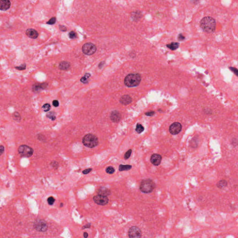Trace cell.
<instances>
[{
	"mask_svg": "<svg viewBox=\"0 0 238 238\" xmlns=\"http://www.w3.org/2000/svg\"><path fill=\"white\" fill-rule=\"evenodd\" d=\"M200 26L205 32L213 33L216 29V21L211 17H205L200 21Z\"/></svg>",
	"mask_w": 238,
	"mask_h": 238,
	"instance_id": "6da1fadb",
	"label": "cell"
},
{
	"mask_svg": "<svg viewBox=\"0 0 238 238\" xmlns=\"http://www.w3.org/2000/svg\"><path fill=\"white\" fill-rule=\"evenodd\" d=\"M141 80V76L139 74H130L126 77L124 80V84L129 87H136L139 85Z\"/></svg>",
	"mask_w": 238,
	"mask_h": 238,
	"instance_id": "7a4b0ae2",
	"label": "cell"
},
{
	"mask_svg": "<svg viewBox=\"0 0 238 238\" xmlns=\"http://www.w3.org/2000/svg\"><path fill=\"white\" fill-rule=\"evenodd\" d=\"M156 188V184L152 180L147 179L143 180L139 186V189L144 193H150Z\"/></svg>",
	"mask_w": 238,
	"mask_h": 238,
	"instance_id": "3957f363",
	"label": "cell"
},
{
	"mask_svg": "<svg viewBox=\"0 0 238 238\" xmlns=\"http://www.w3.org/2000/svg\"><path fill=\"white\" fill-rule=\"evenodd\" d=\"M82 143L87 147L93 148L98 144V139L94 134H87L83 138Z\"/></svg>",
	"mask_w": 238,
	"mask_h": 238,
	"instance_id": "277c9868",
	"label": "cell"
},
{
	"mask_svg": "<svg viewBox=\"0 0 238 238\" xmlns=\"http://www.w3.org/2000/svg\"><path fill=\"white\" fill-rule=\"evenodd\" d=\"M96 50V46L92 43H86L83 45L82 47L83 53L87 55H93L95 54Z\"/></svg>",
	"mask_w": 238,
	"mask_h": 238,
	"instance_id": "5b68a950",
	"label": "cell"
},
{
	"mask_svg": "<svg viewBox=\"0 0 238 238\" xmlns=\"http://www.w3.org/2000/svg\"><path fill=\"white\" fill-rule=\"evenodd\" d=\"M19 153L23 157H29L32 156L34 150L28 146L22 145L18 148Z\"/></svg>",
	"mask_w": 238,
	"mask_h": 238,
	"instance_id": "8992f818",
	"label": "cell"
},
{
	"mask_svg": "<svg viewBox=\"0 0 238 238\" xmlns=\"http://www.w3.org/2000/svg\"><path fill=\"white\" fill-rule=\"evenodd\" d=\"M34 227L35 230L39 232H44L48 229V225L44 220H37L34 223Z\"/></svg>",
	"mask_w": 238,
	"mask_h": 238,
	"instance_id": "52a82bcc",
	"label": "cell"
},
{
	"mask_svg": "<svg viewBox=\"0 0 238 238\" xmlns=\"http://www.w3.org/2000/svg\"><path fill=\"white\" fill-rule=\"evenodd\" d=\"M128 234L129 238H141L142 235V232L138 227L133 226L129 229Z\"/></svg>",
	"mask_w": 238,
	"mask_h": 238,
	"instance_id": "ba28073f",
	"label": "cell"
},
{
	"mask_svg": "<svg viewBox=\"0 0 238 238\" xmlns=\"http://www.w3.org/2000/svg\"><path fill=\"white\" fill-rule=\"evenodd\" d=\"M93 200L95 202V203L101 206H104L107 205L109 201L108 199L107 196L101 195L95 196L93 198Z\"/></svg>",
	"mask_w": 238,
	"mask_h": 238,
	"instance_id": "9c48e42d",
	"label": "cell"
},
{
	"mask_svg": "<svg viewBox=\"0 0 238 238\" xmlns=\"http://www.w3.org/2000/svg\"><path fill=\"white\" fill-rule=\"evenodd\" d=\"M182 126L179 122H174L170 126L169 132L173 135H176L180 133L182 131Z\"/></svg>",
	"mask_w": 238,
	"mask_h": 238,
	"instance_id": "30bf717a",
	"label": "cell"
},
{
	"mask_svg": "<svg viewBox=\"0 0 238 238\" xmlns=\"http://www.w3.org/2000/svg\"><path fill=\"white\" fill-rule=\"evenodd\" d=\"M162 157L161 155L159 154H153L151 157L150 161L153 165L157 166L159 165L161 163Z\"/></svg>",
	"mask_w": 238,
	"mask_h": 238,
	"instance_id": "8fae6325",
	"label": "cell"
},
{
	"mask_svg": "<svg viewBox=\"0 0 238 238\" xmlns=\"http://www.w3.org/2000/svg\"><path fill=\"white\" fill-rule=\"evenodd\" d=\"M26 34L30 38L35 39L38 37V32L32 28H28L26 31Z\"/></svg>",
	"mask_w": 238,
	"mask_h": 238,
	"instance_id": "7c38bea8",
	"label": "cell"
},
{
	"mask_svg": "<svg viewBox=\"0 0 238 238\" xmlns=\"http://www.w3.org/2000/svg\"><path fill=\"white\" fill-rule=\"evenodd\" d=\"M110 119L112 121L117 123L120 121L121 119V115L118 111L116 110L113 111L110 115Z\"/></svg>",
	"mask_w": 238,
	"mask_h": 238,
	"instance_id": "4fadbf2b",
	"label": "cell"
},
{
	"mask_svg": "<svg viewBox=\"0 0 238 238\" xmlns=\"http://www.w3.org/2000/svg\"><path fill=\"white\" fill-rule=\"evenodd\" d=\"M11 2L8 0H2L0 2V9L2 11H6L10 8Z\"/></svg>",
	"mask_w": 238,
	"mask_h": 238,
	"instance_id": "5bb4252c",
	"label": "cell"
},
{
	"mask_svg": "<svg viewBox=\"0 0 238 238\" xmlns=\"http://www.w3.org/2000/svg\"><path fill=\"white\" fill-rule=\"evenodd\" d=\"M120 101L123 105H128L132 102L131 97L128 95H124L121 98Z\"/></svg>",
	"mask_w": 238,
	"mask_h": 238,
	"instance_id": "9a60e30c",
	"label": "cell"
},
{
	"mask_svg": "<svg viewBox=\"0 0 238 238\" xmlns=\"http://www.w3.org/2000/svg\"><path fill=\"white\" fill-rule=\"evenodd\" d=\"M70 68V64L68 61H63L59 65V69L61 70H68Z\"/></svg>",
	"mask_w": 238,
	"mask_h": 238,
	"instance_id": "2e32d148",
	"label": "cell"
},
{
	"mask_svg": "<svg viewBox=\"0 0 238 238\" xmlns=\"http://www.w3.org/2000/svg\"><path fill=\"white\" fill-rule=\"evenodd\" d=\"M98 193L99 194V195L107 196L110 194L111 192L108 189H107V188L101 187V188H100L98 190Z\"/></svg>",
	"mask_w": 238,
	"mask_h": 238,
	"instance_id": "e0dca14e",
	"label": "cell"
},
{
	"mask_svg": "<svg viewBox=\"0 0 238 238\" xmlns=\"http://www.w3.org/2000/svg\"><path fill=\"white\" fill-rule=\"evenodd\" d=\"M167 46L172 50H175L179 47L180 44L178 43H172L169 44L167 45Z\"/></svg>",
	"mask_w": 238,
	"mask_h": 238,
	"instance_id": "ac0fdd59",
	"label": "cell"
},
{
	"mask_svg": "<svg viewBox=\"0 0 238 238\" xmlns=\"http://www.w3.org/2000/svg\"><path fill=\"white\" fill-rule=\"evenodd\" d=\"M227 185V182L226 180H220L217 183V186L218 188L222 189L225 188Z\"/></svg>",
	"mask_w": 238,
	"mask_h": 238,
	"instance_id": "d6986e66",
	"label": "cell"
},
{
	"mask_svg": "<svg viewBox=\"0 0 238 238\" xmlns=\"http://www.w3.org/2000/svg\"><path fill=\"white\" fill-rule=\"evenodd\" d=\"M132 168V166L131 165H121L119 166V169L120 171H128L130 169H131Z\"/></svg>",
	"mask_w": 238,
	"mask_h": 238,
	"instance_id": "ffe728a7",
	"label": "cell"
},
{
	"mask_svg": "<svg viewBox=\"0 0 238 238\" xmlns=\"http://www.w3.org/2000/svg\"><path fill=\"white\" fill-rule=\"evenodd\" d=\"M144 130V128L141 125V124L138 123L136 127V129H135L136 131L138 133H141Z\"/></svg>",
	"mask_w": 238,
	"mask_h": 238,
	"instance_id": "44dd1931",
	"label": "cell"
},
{
	"mask_svg": "<svg viewBox=\"0 0 238 238\" xmlns=\"http://www.w3.org/2000/svg\"><path fill=\"white\" fill-rule=\"evenodd\" d=\"M90 76V74H86L84 76L82 77L81 79V81L83 83H86L87 82V79H89V77Z\"/></svg>",
	"mask_w": 238,
	"mask_h": 238,
	"instance_id": "7402d4cb",
	"label": "cell"
},
{
	"mask_svg": "<svg viewBox=\"0 0 238 238\" xmlns=\"http://www.w3.org/2000/svg\"><path fill=\"white\" fill-rule=\"evenodd\" d=\"M46 116L49 119H51L52 121H55V119H56V117L55 116V113H54V112H49V113H48L46 114Z\"/></svg>",
	"mask_w": 238,
	"mask_h": 238,
	"instance_id": "603a6c76",
	"label": "cell"
},
{
	"mask_svg": "<svg viewBox=\"0 0 238 238\" xmlns=\"http://www.w3.org/2000/svg\"><path fill=\"white\" fill-rule=\"evenodd\" d=\"M115 170L114 169V168L112 167H110V166L107 167L106 169V171L107 174H113L115 172Z\"/></svg>",
	"mask_w": 238,
	"mask_h": 238,
	"instance_id": "cb8c5ba5",
	"label": "cell"
},
{
	"mask_svg": "<svg viewBox=\"0 0 238 238\" xmlns=\"http://www.w3.org/2000/svg\"><path fill=\"white\" fill-rule=\"evenodd\" d=\"M51 106L49 104H48V103H46L44 105H43V110L45 111V112H48L49 111L50 109Z\"/></svg>",
	"mask_w": 238,
	"mask_h": 238,
	"instance_id": "d4e9b609",
	"label": "cell"
},
{
	"mask_svg": "<svg viewBox=\"0 0 238 238\" xmlns=\"http://www.w3.org/2000/svg\"><path fill=\"white\" fill-rule=\"evenodd\" d=\"M69 37L71 39H75L76 38V33L75 32V31H72L69 33Z\"/></svg>",
	"mask_w": 238,
	"mask_h": 238,
	"instance_id": "484cf974",
	"label": "cell"
},
{
	"mask_svg": "<svg viewBox=\"0 0 238 238\" xmlns=\"http://www.w3.org/2000/svg\"><path fill=\"white\" fill-rule=\"evenodd\" d=\"M132 153V150L130 149L129 150H128L126 153L125 155H124V159H127L129 158L130 156H131V154Z\"/></svg>",
	"mask_w": 238,
	"mask_h": 238,
	"instance_id": "4316f807",
	"label": "cell"
},
{
	"mask_svg": "<svg viewBox=\"0 0 238 238\" xmlns=\"http://www.w3.org/2000/svg\"><path fill=\"white\" fill-rule=\"evenodd\" d=\"M229 69H230L231 71H232L233 73H234L235 75H236L238 77V69L234 67H229Z\"/></svg>",
	"mask_w": 238,
	"mask_h": 238,
	"instance_id": "83f0119b",
	"label": "cell"
},
{
	"mask_svg": "<svg viewBox=\"0 0 238 238\" xmlns=\"http://www.w3.org/2000/svg\"><path fill=\"white\" fill-rule=\"evenodd\" d=\"M55 202V198L53 197H50L48 199V202L49 205H52Z\"/></svg>",
	"mask_w": 238,
	"mask_h": 238,
	"instance_id": "f1b7e54d",
	"label": "cell"
},
{
	"mask_svg": "<svg viewBox=\"0 0 238 238\" xmlns=\"http://www.w3.org/2000/svg\"><path fill=\"white\" fill-rule=\"evenodd\" d=\"M56 19L55 17H52L49 20V21L47 22L46 23L49 25L54 24H55V22H56Z\"/></svg>",
	"mask_w": 238,
	"mask_h": 238,
	"instance_id": "f546056e",
	"label": "cell"
},
{
	"mask_svg": "<svg viewBox=\"0 0 238 238\" xmlns=\"http://www.w3.org/2000/svg\"><path fill=\"white\" fill-rule=\"evenodd\" d=\"M14 68L16 69L19 70H25L26 68V65L25 64H23L21 65L20 66L15 67H14Z\"/></svg>",
	"mask_w": 238,
	"mask_h": 238,
	"instance_id": "4dcf8cb0",
	"label": "cell"
},
{
	"mask_svg": "<svg viewBox=\"0 0 238 238\" xmlns=\"http://www.w3.org/2000/svg\"><path fill=\"white\" fill-rule=\"evenodd\" d=\"M13 117L15 118V120H19V118L20 119V115H19V113H17V112H15V113H14Z\"/></svg>",
	"mask_w": 238,
	"mask_h": 238,
	"instance_id": "1f68e13d",
	"label": "cell"
},
{
	"mask_svg": "<svg viewBox=\"0 0 238 238\" xmlns=\"http://www.w3.org/2000/svg\"><path fill=\"white\" fill-rule=\"evenodd\" d=\"M92 169L91 168H88V169H87L84 170V171H82L83 174H88L92 171Z\"/></svg>",
	"mask_w": 238,
	"mask_h": 238,
	"instance_id": "d6a6232c",
	"label": "cell"
},
{
	"mask_svg": "<svg viewBox=\"0 0 238 238\" xmlns=\"http://www.w3.org/2000/svg\"><path fill=\"white\" fill-rule=\"evenodd\" d=\"M59 28L60 29V30L61 31H67V28L66 27L64 26H61V25H60L59 26Z\"/></svg>",
	"mask_w": 238,
	"mask_h": 238,
	"instance_id": "836d02e7",
	"label": "cell"
},
{
	"mask_svg": "<svg viewBox=\"0 0 238 238\" xmlns=\"http://www.w3.org/2000/svg\"><path fill=\"white\" fill-rule=\"evenodd\" d=\"M53 105L55 107H58L59 105L58 101L57 100H54L53 101Z\"/></svg>",
	"mask_w": 238,
	"mask_h": 238,
	"instance_id": "e575fe53",
	"label": "cell"
},
{
	"mask_svg": "<svg viewBox=\"0 0 238 238\" xmlns=\"http://www.w3.org/2000/svg\"><path fill=\"white\" fill-rule=\"evenodd\" d=\"M154 113H155L154 112L151 111V112H147V113H146L145 115H147V116H151L154 115Z\"/></svg>",
	"mask_w": 238,
	"mask_h": 238,
	"instance_id": "d590c367",
	"label": "cell"
},
{
	"mask_svg": "<svg viewBox=\"0 0 238 238\" xmlns=\"http://www.w3.org/2000/svg\"><path fill=\"white\" fill-rule=\"evenodd\" d=\"M178 39L180 40H183L185 39V37H184L183 35L182 34H180L179 35V37H178Z\"/></svg>",
	"mask_w": 238,
	"mask_h": 238,
	"instance_id": "8d00e7d4",
	"label": "cell"
},
{
	"mask_svg": "<svg viewBox=\"0 0 238 238\" xmlns=\"http://www.w3.org/2000/svg\"><path fill=\"white\" fill-rule=\"evenodd\" d=\"M4 148L2 146H1V149H0V152H1V154H2L3 152H4Z\"/></svg>",
	"mask_w": 238,
	"mask_h": 238,
	"instance_id": "74e56055",
	"label": "cell"
},
{
	"mask_svg": "<svg viewBox=\"0 0 238 238\" xmlns=\"http://www.w3.org/2000/svg\"><path fill=\"white\" fill-rule=\"evenodd\" d=\"M90 225H91V224H87V225L84 226H83V227H82V229H85V228H89V227H90Z\"/></svg>",
	"mask_w": 238,
	"mask_h": 238,
	"instance_id": "f35d334b",
	"label": "cell"
},
{
	"mask_svg": "<svg viewBox=\"0 0 238 238\" xmlns=\"http://www.w3.org/2000/svg\"><path fill=\"white\" fill-rule=\"evenodd\" d=\"M87 237H88V234L86 232H85L84 233V237L85 238H87Z\"/></svg>",
	"mask_w": 238,
	"mask_h": 238,
	"instance_id": "ab89813d",
	"label": "cell"
},
{
	"mask_svg": "<svg viewBox=\"0 0 238 238\" xmlns=\"http://www.w3.org/2000/svg\"><path fill=\"white\" fill-rule=\"evenodd\" d=\"M63 206V203H61V206H61V207H62V206Z\"/></svg>",
	"mask_w": 238,
	"mask_h": 238,
	"instance_id": "60d3db41",
	"label": "cell"
}]
</instances>
